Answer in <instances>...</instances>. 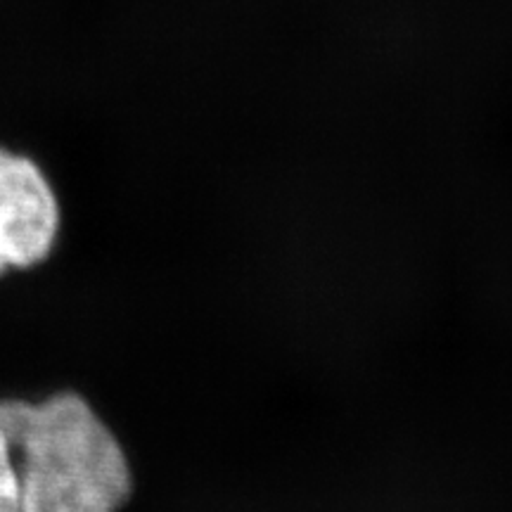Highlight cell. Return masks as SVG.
Listing matches in <instances>:
<instances>
[{"instance_id": "4", "label": "cell", "mask_w": 512, "mask_h": 512, "mask_svg": "<svg viewBox=\"0 0 512 512\" xmlns=\"http://www.w3.org/2000/svg\"><path fill=\"white\" fill-rule=\"evenodd\" d=\"M5 271H8V264H5V261L0 259V273H5Z\"/></svg>"}, {"instance_id": "3", "label": "cell", "mask_w": 512, "mask_h": 512, "mask_svg": "<svg viewBox=\"0 0 512 512\" xmlns=\"http://www.w3.org/2000/svg\"><path fill=\"white\" fill-rule=\"evenodd\" d=\"M29 403L0 401V512H22L19 491V437Z\"/></svg>"}, {"instance_id": "1", "label": "cell", "mask_w": 512, "mask_h": 512, "mask_svg": "<svg viewBox=\"0 0 512 512\" xmlns=\"http://www.w3.org/2000/svg\"><path fill=\"white\" fill-rule=\"evenodd\" d=\"M17 458L22 512H119L131 498L124 448L79 394L29 403Z\"/></svg>"}, {"instance_id": "2", "label": "cell", "mask_w": 512, "mask_h": 512, "mask_svg": "<svg viewBox=\"0 0 512 512\" xmlns=\"http://www.w3.org/2000/svg\"><path fill=\"white\" fill-rule=\"evenodd\" d=\"M60 207L31 159L0 150V259L8 268L41 264L55 245Z\"/></svg>"}]
</instances>
